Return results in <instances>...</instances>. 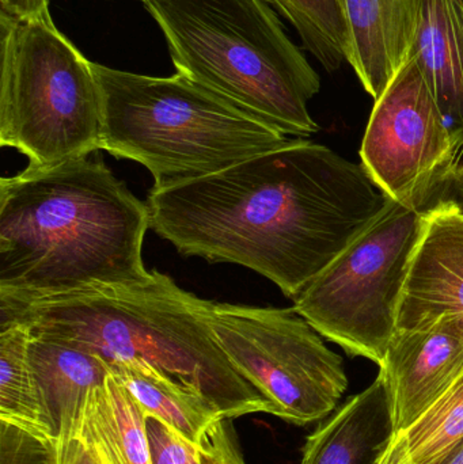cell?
Listing matches in <instances>:
<instances>
[{"label":"cell","mask_w":463,"mask_h":464,"mask_svg":"<svg viewBox=\"0 0 463 464\" xmlns=\"http://www.w3.org/2000/svg\"><path fill=\"white\" fill-rule=\"evenodd\" d=\"M389 203L363 166L304 139L147 198L182 256L249 267L293 300Z\"/></svg>","instance_id":"6da1fadb"},{"label":"cell","mask_w":463,"mask_h":464,"mask_svg":"<svg viewBox=\"0 0 463 464\" xmlns=\"http://www.w3.org/2000/svg\"><path fill=\"white\" fill-rule=\"evenodd\" d=\"M150 211L101 158L0 179V297L38 302L151 280Z\"/></svg>","instance_id":"7a4b0ae2"},{"label":"cell","mask_w":463,"mask_h":464,"mask_svg":"<svg viewBox=\"0 0 463 464\" xmlns=\"http://www.w3.org/2000/svg\"><path fill=\"white\" fill-rule=\"evenodd\" d=\"M211 302L154 270L136 285L92 289L38 302L0 297V324L67 341L114 362H149L207 398L226 419L274 413L226 356L208 324Z\"/></svg>","instance_id":"3957f363"},{"label":"cell","mask_w":463,"mask_h":464,"mask_svg":"<svg viewBox=\"0 0 463 464\" xmlns=\"http://www.w3.org/2000/svg\"><path fill=\"white\" fill-rule=\"evenodd\" d=\"M177 72L283 135L320 130L309 102L321 78L266 0H140Z\"/></svg>","instance_id":"277c9868"},{"label":"cell","mask_w":463,"mask_h":464,"mask_svg":"<svg viewBox=\"0 0 463 464\" xmlns=\"http://www.w3.org/2000/svg\"><path fill=\"white\" fill-rule=\"evenodd\" d=\"M102 97L101 150L135 160L154 188L219 173L291 139L182 73L139 75L94 63Z\"/></svg>","instance_id":"5b68a950"},{"label":"cell","mask_w":463,"mask_h":464,"mask_svg":"<svg viewBox=\"0 0 463 464\" xmlns=\"http://www.w3.org/2000/svg\"><path fill=\"white\" fill-rule=\"evenodd\" d=\"M0 146L32 169H48L101 150L102 97L94 63L51 15H0Z\"/></svg>","instance_id":"8992f818"},{"label":"cell","mask_w":463,"mask_h":464,"mask_svg":"<svg viewBox=\"0 0 463 464\" xmlns=\"http://www.w3.org/2000/svg\"><path fill=\"white\" fill-rule=\"evenodd\" d=\"M427 208L391 200L302 289L294 299L296 313L350 356L382 364L397 332L402 289Z\"/></svg>","instance_id":"52a82bcc"},{"label":"cell","mask_w":463,"mask_h":464,"mask_svg":"<svg viewBox=\"0 0 463 464\" xmlns=\"http://www.w3.org/2000/svg\"><path fill=\"white\" fill-rule=\"evenodd\" d=\"M208 324L233 367L290 424L321 421L348 389L344 362L295 308L211 302Z\"/></svg>","instance_id":"ba28073f"},{"label":"cell","mask_w":463,"mask_h":464,"mask_svg":"<svg viewBox=\"0 0 463 464\" xmlns=\"http://www.w3.org/2000/svg\"><path fill=\"white\" fill-rule=\"evenodd\" d=\"M461 152L462 141L410 54L375 101L362 166L391 200L427 208L439 188L453 181Z\"/></svg>","instance_id":"9c48e42d"},{"label":"cell","mask_w":463,"mask_h":464,"mask_svg":"<svg viewBox=\"0 0 463 464\" xmlns=\"http://www.w3.org/2000/svg\"><path fill=\"white\" fill-rule=\"evenodd\" d=\"M462 371L463 314H448L421 329L397 330L380 365L396 432H405Z\"/></svg>","instance_id":"30bf717a"},{"label":"cell","mask_w":463,"mask_h":464,"mask_svg":"<svg viewBox=\"0 0 463 464\" xmlns=\"http://www.w3.org/2000/svg\"><path fill=\"white\" fill-rule=\"evenodd\" d=\"M448 314H463V207H429L402 289L397 330L429 326Z\"/></svg>","instance_id":"8fae6325"},{"label":"cell","mask_w":463,"mask_h":464,"mask_svg":"<svg viewBox=\"0 0 463 464\" xmlns=\"http://www.w3.org/2000/svg\"><path fill=\"white\" fill-rule=\"evenodd\" d=\"M351 59L362 86L377 101L415 45L423 0H345Z\"/></svg>","instance_id":"7c38bea8"},{"label":"cell","mask_w":463,"mask_h":464,"mask_svg":"<svg viewBox=\"0 0 463 464\" xmlns=\"http://www.w3.org/2000/svg\"><path fill=\"white\" fill-rule=\"evenodd\" d=\"M396 435L391 392L378 373L307 438L299 464H378Z\"/></svg>","instance_id":"4fadbf2b"},{"label":"cell","mask_w":463,"mask_h":464,"mask_svg":"<svg viewBox=\"0 0 463 464\" xmlns=\"http://www.w3.org/2000/svg\"><path fill=\"white\" fill-rule=\"evenodd\" d=\"M29 357L62 451L78 430L90 392L105 383L111 365L87 349L45 335L32 334Z\"/></svg>","instance_id":"5bb4252c"},{"label":"cell","mask_w":463,"mask_h":464,"mask_svg":"<svg viewBox=\"0 0 463 464\" xmlns=\"http://www.w3.org/2000/svg\"><path fill=\"white\" fill-rule=\"evenodd\" d=\"M410 56L463 144V5L458 0H423Z\"/></svg>","instance_id":"9a60e30c"},{"label":"cell","mask_w":463,"mask_h":464,"mask_svg":"<svg viewBox=\"0 0 463 464\" xmlns=\"http://www.w3.org/2000/svg\"><path fill=\"white\" fill-rule=\"evenodd\" d=\"M111 372L147 416L157 417L192 443H203L208 430L223 419L204 395L149 362H114Z\"/></svg>","instance_id":"2e32d148"},{"label":"cell","mask_w":463,"mask_h":464,"mask_svg":"<svg viewBox=\"0 0 463 464\" xmlns=\"http://www.w3.org/2000/svg\"><path fill=\"white\" fill-rule=\"evenodd\" d=\"M147 417L135 398L111 372L105 383L90 392L81 424L111 464H152Z\"/></svg>","instance_id":"e0dca14e"},{"label":"cell","mask_w":463,"mask_h":464,"mask_svg":"<svg viewBox=\"0 0 463 464\" xmlns=\"http://www.w3.org/2000/svg\"><path fill=\"white\" fill-rule=\"evenodd\" d=\"M30 338L32 333L24 324H0V420L54 438L51 416L30 362Z\"/></svg>","instance_id":"ac0fdd59"},{"label":"cell","mask_w":463,"mask_h":464,"mask_svg":"<svg viewBox=\"0 0 463 464\" xmlns=\"http://www.w3.org/2000/svg\"><path fill=\"white\" fill-rule=\"evenodd\" d=\"M295 27L304 48L328 72L351 59L345 0H266Z\"/></svg>","instance_id":"d6986e66"},{"label":"cell","mask_w":463,"mask_h":464,"mask_svg":"<svg viewBox=\"0 0 463 464\" xmlns=\"http://www.w3.org/2000/svg\"><path fill=\"white\" fill-rule=\"evenodd\" d=\"M412 464H440L463 444V371L405 430Z\"/></svg>","instance_id":"ffe728a7"},{"label":"cell","mask_w":463,"mask_h":464,"mask_svg":"<svg viewBox=\"0 0 463 464\" xmlns=\"http://www.w3.org/2000/svg\"><path fill=\"white\" fill-rule=\"evenodd\" d=\"M152 464H247L239 446L233 419H220L195 444L157 417H147Z\"/></svg>","instance_id":"44dd1931"},{"label":"cell","mask_w":463,"mask_h":464,"mask_svg":"<svg viewBox=\"0 0 463 464\" xmlns=\"http://www.w3.org/2000/svg\"><path fill=\"white\" fill-rule=\"evenodd\" d=\"M0 464H60L59 441L0 420Z\"/></svg>","instance_id":"7402d4cb"},{"label":"cell","mask_w":463,"mask_h":464,"mask_svg":"<svg viewBox=\"0 0 463 464\" xmlns=\"http://www.w3.org/2000/svg\"><path fill=\"white\" fill-rule=\"evenodd\" d=\"M60 464H111L89 430L79 424L75 435L60 451Z\"/></svg>","instance_id":"603a6c76"},{"label":"cell","mask_w":463,"mask_h":464,"mask_svg":"<svg viewBox=\"0 0 463 464\" xmlns=\"http://www.w3.org/2000/svg\"><path fill=\"white\" fill-rule=\"evenodd\" d=\"M0 15L15 21H32L49 14V0H0Z\"/></svg>","instance_id":"cb8c5ba5"},{"label":"cell","mask_w":463,"mask_h":464,"mask_svg":"<svg viewBox=\"0 0 463 464\" xmlns=\"http://www.w3.org/2000/svg\"><path fill=\"white\" fill-rule=\"evenodd\" d=\"M378 464H412L408 452L404 433H397L389 449Z\"/></svg>","instance_id":"d4e9b609"},{"label":"cell","mask_w":463,"mask_h":464,"mask_svg":"<svg viewBox=\"0 0 463 464\" xmlns=\"http://www.w3.org/2000/svg\"><path fill=\"white\" fill-rule=\"evenodd\" d=\"M440 464H463V444L458 450H456L445 462Z\"/></svg>","instance_id":"484cf974"},{"label":"cell","mask_w":463,"mask_h":464,"mask_svg":"<svg viewBox=\"0 0 463 464\" xmlns=\"http://www.w3.org/2000/svg\"><path fill=\"white\" fill-rule=\"evenodd\" d=\"M458 2L463 5V0H458Z\"/></svg>","instance_id":"4316f807"}]
</instances>
